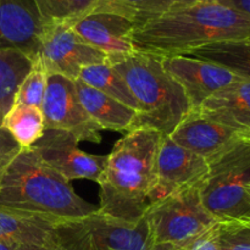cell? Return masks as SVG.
I'll list each match as a JSON object with an SVG mask.
<instances>
[{
    "label": "cell",
    "mask_w": 250,
    "mask_h": 250,
    "mask_svg": "<svg viewBox=\"0 0 250 250\" xmlns=\"http://www.w3.org/2000/svg\"><path fill=\"white\" fill-rule=\"evenodd\" d=\"M250 39V15L216 2L197 1L139 24L132 32L138 53L182 55L207 44Z\"/></svg>",
    "instance_id": "cell-1"
},
{
    "label": "cell",
    "mask_w": 250,
    "mask_h": 250,
    "mask_svg": "<svg viewBox=\"0 0 250 250\" xmlns=\"http://www.w3.org/2000/svg\"><path fill=\"white\" fill-rule=\"evenodd\" d=\"M161 138L155 129L136 128L115 143L98 180L100 212L126 222L143 219L155 189Z\"/></svg>",
    "instance_id": "cell-2"
},
{
    "label": "cell",
    "mask_w": 250,
    "mask_h": 250,
    "mask_svg": "<svg viewBox=\"0 0 250 250\" xmlns=\"http://www.w3.org/2000/svg\"><path fill=\"white\" fill-rule=\"evenodd\" d=\"M0 208L53 220L78 219L99 208L81 198L70 181L21 149L0 181Z\"/></svg>",
    "instance_id": "cell-3"
},
{
    "label": "cell",
    "mask_w": 250,
    "mask_h": 250,
    "mask_svg": "<svg viewBox=\"0 0 250 250\" xmlns=\"http://www.w3.org/2000/svg\"><path fill=\"white\" fill-rule=\"evenodd\" d=\"M110 65L124 77L138 104L131 131L151 128L170 136L192 111L185 89L164 68L161 56L136 51Z\"/></svg>",
    "instance_id": "cell-4"
},
{
    "label": "cell",
    "mask_w": 250,
    "mask_h": 250,
    "mask_svg": "<svg viewBox=\"0 0 250 250\" xmlns=\"http://www.w3.org/2000/svg\"><path fill=\"white\" fill-rule=\"evenodd\" d=\"M209 171L200 182L205 209L217 220L250 219L247 187L250 185V138H243L208 160Z\"/></svg>",
    "instance_id": "cell-5"
},
{
    "label": "cell",
    "mask_w": 250,
    "mask_h": 250,
    "mask_svg": "<svg viewBox=\"0 0 250 250\" xmlns=\"http://www.w3.org/2000/svg\"><path fill=\"white\" fill-rule=\"evenodd\" d=\"M53 238L60 250L155 249L146 216L137 222H126L99 210L78 219L58 220Z\"/></svg>",
    "instance_id": "cell-6"
},
{
    "label": "cell",
    "mask_w": 250,
    "mask_h": 250,
    "mask_svg": "<svg viewBox=\"0 0 250 250\" xmlns=\"http://www.w3.org/2000/svg\"><path fill=\"white\" fill-rule=\"evenodd\" d=\"M155 249L182 250L217 224L205 209L199 185L176 190L153 203L146 215Z\"/></svg>",
    "instance_id": "cell-7"
},
{
    "label": "cell",
    "mask_w": 250,
    "mask_h": 250,
    "mask_svg": "<svg viewBox=\"0 0 250 250\" xmlns=\"http://www.w3.org/2000/svg\"><path fill=\"white\" fill-rule=\"evenodd\" d=\"M36 59L48 75L58 73L73 81L77 80L82 68L107 61L105 54L85 43L65 22L44 24Z\"/></svg>",
    "instance_id": "cell-8"
},
{
    "label": "cell",
    "mask_w": 250,
    "mask_h": 250,
    "mask_svg": "<svg viewBox=\"0 0 250 250\" xmlns=\"http://www.w3.org/2000/svg\"><path fill=\"white\" fill-rule=\"evenodd\" d=\"M42 111L45 129L66 131L73 134L78 142H102V129L81 104L73 80L58 73H50Z\"/></svg>",
    "instance_id": "cell-9"
},
{
    "label": "cell",
    "mask_w": 250,
    "mask_h": 250,
    "mask_svg": "<svg viewBox=\"0 0 250 250\" xmlns=\"http://www.w3.org/2000/svg\"><path fill=\"white\" fill-rule=\"evenodd\" d=\"M32 149L45 165L71 181L98 182L106 164V156L92 155L78 148V139L61 129H45Z\"/></svg>",
    "instance_id": "cell-10"
},
{
    "label": "cell",
    "mask_w": 250,
    "mask_h": 250,
    "mask_svg": "<svg viewBox=\"0 0 250 250\" xmlns=\"http://www.w3.org/2000/svg\"><path fill=\"white\" fill-rule=\"evenodd\" d=\"M208 171L205 159L176 144L170 136H163L156 155V185L151 204L176 190L200 185Z\"/></svg>",
    "instance_id": "cell-11"
},
{
    "label": "cell",
    "mask_w": 250,
    "mask_h": 250,
    "mask_svg": "<svg viewBox=\"0 0 250 250\" xmlns=\"http://www.w3.org/2000/svg\"><path fill=\"white\" fill-rule=\"evenodd\" d=\"M70 24L85 43L105 54L109 63L136 53L132 43L136 23L127 17L94 10Z\"/></svg>",
    "instance_id": "cell-12"
},
{
    "label": "cell",
    "mask_w": 250,
    "mask_h": 250,
    "mask_svg": "<svg viewBox=\"0 0 250 250\" xmlns=\"http://www.w3.org/2000/svg\"><path fill=\"white\" fill-rule=\"evenodd\" d=\"M161 62L164 68L185 89L192 110L199 109L214 93L241 80V77L222 66L189 56H161Z\"/></svg>",
    "instance_id": "cell-13"
},
{
    "label": "cell",
    "mask_w": 250,
    "mask_h": 250,
    "mask_svg": "<svg viewBox=\"0 0 250 250\" xmlns=\"http://www.w3.org/2000/svg\"><path fill=\"white\" fill-rule=\"evenodd\" d=\"M44 22L34 0H0V49H14L36 60Z\"/></svg>",
    "instance_id": "cell-14"
},
{
    "label": "cell",
    "mask_w": 250,
    "mask_h": 250,
    "mask_svg": "<svg viewBox=\"0 0 250 250\" xmlns=\"http://www.w3.org/2000/svg\"><path fill=\"white\" fill-rule=\"evenodd\" d=\"M170 137L176 144L207 161L246 138L238 132L202 116L197 110L186 115Z\"/></svg>",
    "instance_id": "cell-15"
},
{
    "label": "cell",
    "mask_w": 250,
    "mask_h": 250,
    "mask_svg": "<svg viewBox=\"0 0 250 250\" xmlns=\"http://www.w3.org/2000/svg\"><path fill=\"white\" fill-rule=\"evenodd\" d=\"M197 111L202 116L250 138V80L241 78L214 93Z\"/></svg>",
    "instance_id": "cell-16"
},
{
    "label": "cell",
    "mask_w": 250,
    "mask_h": 250,
    "mask_svg": "<svg viewBox=\"0 0 250 250\" xmlns=\"http://www.w3.org/2000/svg\"><path fill=\"white\" fill-rule=\"evenodd\" d=\"M78 99L90 119L100 129L129 132L137 111L117 102L114 98L89 87L81 80H75Z\"/></svg>",
    "instance_id": "cell-17"
},
{
    "label": "cell",
    "mask_w": 250,
    "mask_h": 250,
    "mask_svg": "<svg viewBox=\"0 0 250 250\" xmlns=\"http://www.w3.org/2000/svg\"><path fill=\"white\" fill-rule=\"evenodd\" d=\"M58 220L0 208V241L15 244L53 243Z\"/></svg>",
    "instance_id": "cell-18"
},
{
    "label": "cell",
    "mask_w": 250,
    "mask_h": 250,
    "mask_svg": "<svg viewBox=\"0 0 250 250\" xmlns=\"http://www.w3.org/2000/svg\"><path fill=\"white\" fill-rule=\"evenodd\" d=\"M182 55L216 63L238 77L250 80V39L216 42Z\"/></svg>",
    "instance_id": "cell-19"
},
{
    "label": "cell",
    "mask_w": 250,
    "mask_h": 250,
    "mask_svg": "<svg viewBox=\"0 0 250 250\" xmlns=\"http://www.w3.org/2000/svg\"><path fill=\"white\" fill-rule=\"evenodd\" d=\"M33 67V60L14 49H0V127L12 107L20 85Z\"/></svg>",
    "instance_id": "cell-20"
},
{
    "label": "cell",
    "mask_w": 250,
    "mask_h": 250,
    "mask_svg": "<svg viewBox=\"0 0 250 250\" xmlns=\"http://www.w3.org/2000/svg\"><path fill=\"white\" fill-rule=\"evenodd\" d=\"M1 127L21 149H31L45 131L43 111L36 106L14 104L5 115Z\"/></svg>",
    "instance_id": "cell-21"
},
{
    "label": "cell",
    "mask_w": 250,
    "mask_h": 250,
    "mask_svg": "<svg viewBox=\"0 0 250 250\" xmlns=\"http://www.w3.org/2000/svg\"><path fill=\"white\" fill-rule=\"evenodd\" d=\"M198 0H99L95 10L127 17L136 27L168 11L194 4Z\"/></svg>",
    "instance_id": "cell-22"
},
{
    "label": "cell",
    "mask_w": 250,
    "mask_h": 250,
    "mask_svg": "<svg viewBox=\"0 0 250 250\" xmlns=\"http://www.w3.org/2000/svg\"><path fill=\"white\" fill-rule=\"evenodd\" d=\"M78 80L138 112V104L128 84L107 61L82 68Z\"/></svg>",
    "instance_id": "cell-23"
},
{
    "label": "cell",
    "mask_w": 250,
    "mask_h": 250,
    "mask_svg": "<svg viewBox=\"0 0 250 250\" xmlns=\"http://www.w3.org/2000/svg\"><path fill=\"white\" fill-rule=\"evenodd\" d=\"M99 0H34L39 15L45 23H73L94 11Z\"/></svg>",
    "instance_id": "cell-24"
},
{
    "label": "cell",
    "mask_w": 250,
    "mask_h": 250,
    "mask_svg": "<svg viewBox=\"0 0 250 250\" xmlns=\"http://www.w3.org/2000/svg\"><path fill=\"white\" fill-rule=\"evenodd\" d=\"M48 72L38 59L33 61L31 72L26 76L20 85L15 97L14 104L28 105L42 109L46 84H48Z\"/></svg>",
    "instance_id": "cell-25"
},
{
    "label": "cell",
    "mask_w": 250,
    "mask_h": 250,
    "mask_svg": "<svg viewBox=\"0 0 250 250\" xmlns=\"http://www.w3.org/2000/svg\"><path fill=\"white\" fill-rule=\"evenodd\" d=\"M220 250H250V219L219 221Z\"/></svg>",
    "instance_id": "cell-26"
},
{
    "label": "cell",
    "mask_w": 250,
    "mask_h": 250,
    "mask_svg": "<svg viewBox=\"0 0 250 250\" xmlns=\"http://www.w3.org/2000/svg\"><path fill=\"white\" fill-rule=\"evenodd\" d=\"M20 151L21 146L2 127H0V181L11 161L16 158Z\"/></svg>",
    "instance_id": "cell-27"
},
{
    "label": "cell",
    "mask_w": 250,
    "mask_h": 250,
    "mask_svg": "<svg viewBox=\"0 0 250 250\" xmlns=\"http://www.w3.org/2000/svg\"><path fill=\"white\" fill-rule=\"evenodd\" d=\"M217 225H219V222L211 229L205 231L204 233L198 236L197 238L193 239L182 250H220Z\"/></svg>",
    "instance_id": "cell-28"
},
{
    "label": "cell",
    "mask_w": 250,
    "mask_h": 250,
    "mask_svg": "<svg viewBox=\"0 0 250 250\" xmlns=\"http://www.w3.org/2000/svg\"><path fill=\"white\" fill-rule=\"evenodd\" d=\"M219 4L250 15V0H221Z\"/></svg>",
    "instance_id": "cell-29"
},
{
    "label": "cell",
    "mask_w": 250,
    "mask_h": 250,
    "mask_svg": "<svg viewBox=\"0 0 250 250\" xmlns=\"http://www.w3.org/2000/svg\"><path fill=\"white\" fill-rule=\"evenodd\" d=\"M16 250H60L55 242L46 244H20Z\"/></svg>",
    "instance_id": "cell-30"
},
{
    "label": "cell",
    "mask_w": 250,
    "mask_h": 250,
    "mask_svg": "<svg viewBox=\"0 0 250 250\" xmlns=\"http://www.w3.org/2000/svg\"><path fill=\"white\" fill-rule=\"evenodd\" d=\"M16 247L15 244L6 243V242L0 241V250H16Z\"/></svg>",
    "instance_id": "cell-31"
},
{
    "label": "cell",
    "mask_w": 250,
    "mask_h": 250,
    "mask_svg": "<svg viewBox=\"0 0 250 250\" xmlns=\"http://www.w3.org/2000/svg\"><path fill=\"white\" fill-rule=\"evenodd\" d=\"M198 1H202V2H216V4H219L221 0H198Z\"/></svg>",
    "instance_id": "cell-32"
},
{
    "label": "cell",
    "mask_w": 250,
    "mask_h": 250,
    "mask_svg": "<svg viewBox=\"0 0 250 250\" xmlns=\"http://www.w3.org/2000/svg\"><path fill=\"white\" fill-rule=\"evenodd\" d=\"M247 195H248V199H249V203H250V185L247 187Z\"/></svg>",
    "instance_id": "cell-33"
}]
</instances>
